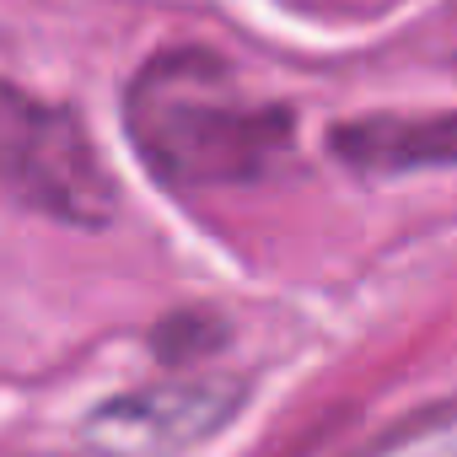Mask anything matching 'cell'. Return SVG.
Listing matches in <instances>:
<instances>
[{
  "label": "cell",
  "instance_id": "6da1fadb",
  "mask_svg": "<svg viewBox=\"0 0 457 457\" xmlns=\"http://www.w3.org/2000/svg\"><path fill=\"white\" fill-rule=\"evenodd\" d=\"M124 129L167 188H237L270 178L296 140L291 103H259L210 49H162L124 87Z\"/></svg>",
  "mask_w": 457,
  "mask_h": 457
},
{
  "label": "cell",
  "instance_id": "7a4b0ae2",
  "mask_svg": "<svg viewBox=\"0 0 457 457\" xmlns=\"http://www.w3.org/2000/svg\"><path fill=\"white\" fill-rule=\"evenodd\" d=\"M0 162H6V194L22 210H38L60 226H81V232H97L119 215V183L103 151L92 145L81 119L60 103L6 87Z\"/></svg>",
  "mask_w": 457,
  "mask_h": 457
},
{
  "label": "cell",
  "instance_id": "3957f363",
  "mask_svg": "<svg viewBox=\"0 0 457 457\" xmlns=\"http://www.w3.org/2000/svg\"><path fill=\"white\" fill-rule=\"evenodd\" d=\"M243 398H248L243 377H220V371L172 377V382H151L140 393L108 398L92 414V425L119 436L129 452H178V446H194L210 430H220L243 409Z\"/></svg>",
  "mask_w": 457,
  "mask_h": 457
},
{
  "label": "cell",
  "instance_id": "277c9868",
  "mask_svg": "<svg viewBox=\"0 0 457 457\" xmlns=\"http://www.w3.org/2000/svg\"><path fill=\"white\" fill-rule=\"evenodd\" d=\"M328 151L371 178L457 167V113H366L328 129Z\"/></svg>",
  "mask_w": 457,
  "mask_h": 457
},
{
  "label": "cell",
  "instance_id": "5b68a950",
  "mask_svg": "<svg viewBox=\"0 0 457 457\" xmlns=\"http://www.w3.org/2000/svg\"><path fill=\"white\" fill-rule=\"evenodd\" d=\"M156 355L162 361H172V366H183L194 350H210V345H220V323L215 318H167L162 328H156Z\"/></svg>",
  "mask_w": 457,
  "mask_h": 457
},
{
  "label": "cell",
  "instance_id": "8992f818",
  "mask_svg": "<svg viewBox=\"0 0 457 457\" xmlns=\"http://www.w3.org/2000/svg\"><path fill=\"white\" fill-rule=\"evenodd\" d=\"M302 6H318V12H350V6H371V0H302Z\"/></svg>",
  "mask_w": 457,
  "mask_h": 457
}]
</instances>
